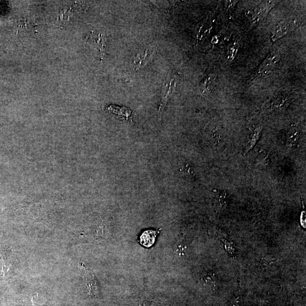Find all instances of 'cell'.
I'll use <instances>...</instances> for the list:
<instances>
[{"mask_svg": "<svg viewBox=\"0 0 306 306\" xmlns=\"http://www.w3.org/2000/svg\"><path fill=\"white\" fill-rule=\"evenodd\" d=\"M179 76L176 73L168 75L163 82L162 87L161 94V103L159 105V112L163 110L169 99L171 97L172 95L176 89Z\"/></svg>", "mask_w": 306, "mask_h": 306, "instance_id": "6da1fadb", "label": "cell"}, {"mask_svg": "<svg viewBox=\"0 0 306 306\" xmlns=\"http://www.w3.org/2000/svg\"><path fill=\"white\" fill-rule=\"evenodd\" d=\"M154 54L155 50L153 48H147L134 54L130 62L131 70L137 71L143 69L152 61Z\"/></svg>", "mask_w": 306, "mask_h": 306, "instance_id": "7a4b0ae2", "label": "cell"}, {"mask_svg": "<svg viewBox=\"0 0 306 306\" xmlns=\"http://www.w3.org/2000/svg\"><path fill=\"white\" fill-rule=\"evenodd\" d=\"M280 55L277 52H273L269 54L262 65L260 66L258 71V75L260 77H264L269 74L274 67L280 60Z\"/></svg>", "mask_w": 306, "mask_h": 306, "instance_id": "3957f363", "label": "cell"}, {"mask_svg": "<svg viewBox=\"0 0 306 306\" xmlns=\"http://www.w3.org/2000/svg\"><path fill=\"white\" fill-rule=\"evenodd\" d=\"M16 30L17 35H34L35 31V25L33 21L29 20H20L17 23Z\"/></svg>", "mask_w": 306, "mask_h": 306, "instance_id": "277c9868", "label": "cell"}, {"mask_svg": "<svg viewBox=\"0 0 306 306\" xmlns=\"http://www.w3.org/2000/svg\"><path fill=\"white\" fill-rule=\"evenodd\" d=\"M216 77L212 74H208L204 77L200 82V91L203 95L209 94L214 89L216 84Z\"/></svg>", "mask_w": 306, "mask_h": 306, "instance_id": "5b68a950", "label": "cell"}, {"mask_svg": "<svg viewBox=\"0 0 306 306\" xmlns=\"http://www.w3.org/2000/svg\"><path fill=\"white\" fill-rule=\"evenodd\" d=\"M273 2H266L255 9L253 15L254 24L261 21L267 16L268 12L273 7Z\"/></svg>", "mask_w": 306, "mask_h": 306, "instance_id": "8992f818", "label": "cell"}, {"mask_svg": "<svg viewBox=\"0 0 306 306\" xmlns=\"http://www.w3.org/2000/svg\"><path fill=\"white\" fill-rule=\"evenodd\" d=\"M290 29V25L286 21H281L274 28L271 39L272 42H275L278 39L283 37L288 33Z\"/></svg>", "mask_w": 306, "mask_h": 306, "instance_id": "52a82bcc", "label": "cell"}, {"mask_svg": "<svg viewBox=\"0 0 306 306\" xmlns=\"http://www.w3.org/2000/svg\"><path fill=\"white\" fill-rule=\"evenodd\" d=\"M157 232L153 230L145 231L140 236V243L145 248L152 246L156 239Z\"/></svg>", "mask_w": 306, "mask_h": 306, "instance_id": "ba28073f", "label": "cell"}, {"mask_svg": "<svg viewBox=\"0 0 306 306\" xmlns=\"http://www.w3.org/2000/svg\"><path fill=\"white\" fill-rule=\"evenodd\" d=\"M90 39L98 47L102 57L104 56L105 48H106V38L101 33H93L90 35Z\"/></svg>", "mask_w": 306, "mask_h": 306, "instance_id": "9c48e42d", "label": "cell"}, {"mask_svg": "<svg viewBox=\"0 0 306 306\" xmlns=\"http://www.w3.org/2000/svg\"><path fill=\"white\" fill-rule=\"evenodd\" d=\"M300 137V130L298 126L293 125L290 128L287 135V145L290 148H293L297 144Z\"/></svg>", "mask_w": 306, "mask_h": 306, "instance_id": "30bf717a", "label": "cell"}, {"mask_svg": "<svg viewBox=\"0 0 306 306\" xmlns=\"http://www.w3.org/2000/svg\"><path fill=\"white\" fill-rule=\"evenodd\" d=\"M262 132V127L261 126L257 127V129L255 130L248 145L246 146L244 153H248L254 147V146L257 144V141L260 138V136H261Z\"/></svg>", "mask_w": 306, "mask_h": 306, "instance_id": "8fae6325", "label": "cell"}, {"mask_svg": "<svg viewBox=\"0 0 306 306\" xmlns=\"http://www.w3.org/2000/svg\"><path fill=\"white\" fill-rule=\"evenodd\" d=\"M187 249V246L186 241L182 238L178 240L176 242L174 247H173V250H174L175 252L179 255H184Z\"/></svg>", "mask_w": 306, "mask_h": 306, "instance_id": "7c38bea8", "label": "cell"}, {"mask_svg": "<svg viewBox=\"0 0 306 306\" xmlns=\"http://www.w3.org/2000/svg\"><path fill=\"white\" fill-rule=\"evenodd\" d=\"M3 271L4 274V276L6 277L8 273V271L9 268L11 267L10 260H9L8 258V255L6 254H3Z\"/></svg>", "mask_w": 306, "mask_h": 306, "instance_id": "4fadbf2b", "label": "cell"}, {"mask_svg": "<svg viewBox=\"0 0 306 306\" xmlns=\"http://www.w3.org/2000/svg\"><path fill=\"white\" fill-rule=\"evenodd\" d=\"M203 281L205 284H213L216 281V276L213 273H208L203 277Z\"/></svg>", "mask_w": 306, "mask_h": 306, "instance_id": "5bb4252c", "label": "cell"}, {"mask_svg": "<svg viewBox=\"0 0 306 306\" xmlns=\"http://www.w3.org/2000/svg\"><path fill=\"white\" fill-rule=\"evenodd\" d=\"M226 194L223 193V192L218 193V201L221 205H223L226 203Z\"/></svg>", "mask_w": 306, "mask_h": 306, "instance_id": "9a60e30c", "label": "cell"}, {"mask_svg": "<svg viewBox=\"0 0 306 306\" xmlns=\"http://www.w3.org/2000/svg\"><path fill=\"white\" fill-rule=\"evenodd\" d=\"M227 7L228 8L231 9L233 7H234L235 5L236 2H227Z\"/></svg>", "mask_w": 306, "mask_h": 306, "instance_id": "2e32d148", "label": "cell"}]
</instances>
